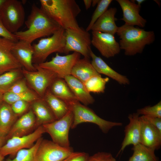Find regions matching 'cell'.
I'll list each match as a JSON object with an SVG mask.
<instances>
[{
    "instance_id": "cell-11",
    "label": "cell",
    "mask_w": 161,
    "mask_h": 161,
    "mask_svg": "<svg viewBox=\"0 0 161 161\" xmlns=\"http://www.w3.org/2000/svg\"><path fill=\"white\" fill-rule=\"evenodd\" d=\"M79 53H72L61 56L57 53L51 60L38 64L41 67L50 70L56 73L59 78L64 79L70 75L72 69L78 60L80 58Z\"/></svg>"
},
{
    "instance_id": "cell-37",
    "label": "cell",
    "mask_w": 161,
    "mask_h": 161,
    "mask_svg": "<svg viewBox=\"0 0 161 161\" xmlns=\"http://www.w3.org/2000/svg\"><path fill=\"white\" fill-rule=\"evenodd\" d=\"M89 157L86 153L73 151L63 161H88Z\"/></svg>"
},
{
    "instance_id": "cell-38",
    "label": "cell",
    "mask_w": 161,
    "mask_h": 161,
    "mask_svg": "<svg viewBox=\"0 0 161 161\" xmlns=\"http://www.w3.org/2000/svg\"><path fill=\"white\" fill-rule=\"evenodd\" d=\"M113 157L112 154L106 152H98L89 156L88 161H111Z\"/></svg>"
},
{
    "instance_id": "cell-25",
    "label": "cell",
    "mask_w": 161,
    "mask_h": 161,
    "mask_svg": "<svg viewBox=\"0 0 161 161\" xmlns=\"http://www.w3.org/2000/svg\"><path fill=\"white\" fill-rule=\"evenodd\" d=\"M70 75L84 83L94 76L100 75L92 66L89 59L80 58L73 67Z\"/></svg>"
},
{
    "instance_id": "cell-43",
    "label": "cell",
    "mask_w": 161,
    "mask_h": 161,
    "mask_svg": "<svg viewBox=\"0 0 161 161\" xmlns=\"http://www.w3.org/2000/svg\"><path fill=\"white\" fill-rule=\"evenodd\" d=\"M99 0H93L92 1V5L93 7H94L96 4H97L99 2Z\"/></svg>"
},
{
    "instance_id": "cell-28",
    "label": "cell",
    "mask_w": 161,
    "mask_h": 161,
    "mask_svg": "<svg viewBox=\"0 0 161 161\" xmlns=\"http://www.w3.org/2000/svg\"><path fill=\"white\" fill-rule=\"evenodd\" d=\"M132 156L128 161H160L155 154V150L140 143L134 145Z\"/></svg>"
},
{
    "instance_id": "cell-36",
    "label": "cell",
    "mask_w": 161,
    "mask_h": 161,
    "mask_svg": "<svg viewBox=\"0 0 161 161\" xmlns=\"http://www.w3.org/2000/svg\"><path fill=\"white\" fill-rule=\"evenodd\" d=\"M30 90L27 86L25 79V78H22L16 82L8 92L14 93H20L27 92Z\"/></svg>"
},
{
    "instance_id": "cell-9",
    "label": "cell",
    "mask_w": 161,
    "mask_h": 161,
    "mask_svg": "<svg viewBox=\"0 0 161 161\" xmlns=\"http://www.w3.org/2000/svg\"><path fill=\"white\" fill-rule=\"evenodd\" d=\"M73 120V113L70 109L68 112L61 118L43 125L45 132L49 134L52 141L65 148L70 147L69 139V129Z\"/></svg>"
},
{
    "instance_id": "cell-21",
    "label": "cell",
    "mask_w": 161,
    "mask_h": 161,
    "mask_svg": "<svg viewBox=\"0 0 161 161\" xmlns=\"http://www.w3.org/2000/svg\"><path fill=\"white\" fill-rule=\"evenodd\" d=\"M90 56L91 63L97 71L112 79L120 84L127 85L130 83L129 80L126 76L117 72L109 66L100 57L97 56L91 50Z\"/></svg>"
},
{
    "instance_id": "cell-1",
    "label": "cell",
    "mask_w": 161,
    "mask_h": 161,
    "mask_svg": "<svg viewBox=\"0 0 161 161\" xmlns=\"http://www.w3.org/2000/svg\"><path fill=\"white\" fill-rule=\"evenodd\" d=\"M40 8L65 30L80 28L76 19L81 10L74 0H40Z\"/></svg>"
},
{
    "instance_id": "cell-12",
    "label": "cell",
    "mask_w": 161,
    "mask_h": 161,
    "mask_svg": "<svg viewBox=\"0 0 161 161\" xmlns=\"http://www.w3.org/2000/svg\"><path fill=\"white\" fill-rule=\"evenodd\" d=\"M73 152L71 147H64L43 139L37 150L36 161H63Z\"/></svg>"
},
{
    "instance_id": "cell-48",
    "label": "cell",
    "mask_w": 161,
    "mask_h": 161,
    "mask_svg": "<svg viewBox=\"0 0 161 161\" xmlns=\"http://www.w3.org/2000/svg\"><path fill=\"white\" fill-rule=\"evenodd\" d=\"M155 1L159 6H160V1L157 0H155Z\"/></svg>"
},
{
    "instance_id": "cell-35",
    "label": "cell",
    "mask_w": 161,
    "mask_h": 161,
    "mask_svg": "<svg viewBox=\"0 0 161 161\" xmlns=\"http://www.w3.org/2000/svg\"><path fill=\"white\" fill-rule=\"evenodd\" d=\"M10 105L14 113L18 117L26 112L30 106V103L24 101L20 100L15 102Z\"/></svg>"
},
{
    "instance_id": "cell-44",
    "label": "cell",
    "mask_w": 161,
    "mask_h": 161,
    "mask_svg": "<svg viewBox=\"0 0 161 161\" xmlns=\"http://www.w3.org/2000/svg\"><path fill=\"white\" fill-rule=\"evenodd\" d=\"M135 1L137 2V5L141 6V4L145 1L144 0H136Z\"/></svg>"
},
{
    "instance_id": "cell-30",
    "label": "cell",
    "mask_w": 161,
    "mask_h": 161,
    "mask_svg": "<svg viewBox=\"0 0 161 161\" xmlns=\"http://www.w3.org/2000/svg\"><path fill=\"white\" fill-rule=\"evenodd\" d=\"M40 98L35 93L30 90L20 93L7 92L3 94V101L11 105L17 101H24L30 103Z\"/></svg>"
},
{
    "instance_id": "cell-6",
    "label": "cell",
    "mask_w": 161,
    "mask_h": 161,
    "mask_svg": "<svg viewBox=\"0 0 161 161\" xmlns=\"http://www.w3.org/2000/svg\"><path fill=\"white\" fill-rule=\"evenodd\" d=\"M0 16L5 28L13 34L18 32L25 21L22 3L17 0H5L0 9Z\"/></svg>"
},
{
    "instance_id": "cell-17",
    "label": "cell",
    "mask_w": 161,
    "mask_h": 161,
    "mask_svg": "<svg viewBox=\"0 0 161 161\" xmlns=\"http://www.w3.org/2000/svg\"><path fill=\"white\" fill-rule=\"evenodd\" d=\"M12 51L23 68L29 71L36 70L32 63L34 50L31 44L24 41L18 40L14 43Z\"/></svg>"
},
{
    "instance_id": "cell-49",
    "label": "cell",
    "mask_w": 161,
    "mask_h": 161,
    "mask_svg": "<svg viewBox=\"0 0 161 161\" xmlns=\"http://www.w3.org/2000/svg\"><path fill=\"white\" fill-rule=\"evenodd\" d=\"M111 161H116V159L113 157Z\"/></svg>"
},
{
    "instance_id": "cell-13",
    "label": "cell",
    "mask_w": 161,
    "mask_h": 161,
    "mask_svg": "<svg viewBox=\"0 0 161 161\" xmlns=\"http://www.w3.org/2000/svg\"><path fill=\"white\" fill-rule=\"evenodd\" d=\"M91 44L103 57L109 58L119 53L121 49L114 35L97 31H92Z\"/></svg>"
},
{
    "instance_id": "cell-42",
    "label": "cell",
    "mask_w": 161,
    "mask_h": 161,
    "mask_svg": "<svg viewBox=\"0 0 161 161\" xmlns=\"http://www.w3.org/2000/svg\"><path fill=\"white\" fill-rule=\"evenodd\" d=\"M6 141L5 138L0 136V148L5 144Z\"/></svg>"
},
{
    "instance_id": "cell-7",
    "label": "cell",
    "mask_w": 161,
    "mask_h": 161,
    "mask_svg": "<svg viewBox=\"0 0 161 161\" xmlns=\"http://www.w3.org/2000/svg\"><path fill=\"white\" fill-rule=\"evenodd\" d=\"M36 70H27L24 68L22 72L27 82L41 98L43 99L47 89L52 83L58 78L53 72L34 64Z\"/></svg>"
},
{
    "instance_id": "cell-39",
    "label": "cell",
    "mask_w": 161,
    "mask_h": 161,
    "mask_svg": "<svg viewBox=\"0 0 161 161\" xmlns=\"http://www.w3.org/2000/svg\"><path fill=\"white\" fill-rule=\"evenodd\" d=\"M0 37L4 38L16 42L18 40L14 34L10 32L5 28L0 16Z\"/></svg>"
},
{
    "instance_id": "cell-45",
    "label": "cell",
    "mask_w": 161,
    "mask_h": 161,
    "mask_svg": "<svg viewBox=\"0 0 161 161\" xmlns=\"http://www.w3.org/2000/svg\"><path fill=\"white\" fill-rule=\"evenodd\" d=\"M3 94L0 92V103L3 101Z\"/></svg>"
},
{
    "instance_id": "cell-5",
    "label": "cell",
    "mask_w": 161,
    "mask_h": 161,
    "mask_svg": "<svg viewBox=\"0 0 161 161\" xmlns=\"http://www.w3.org/2000/svg\"><path fill=\"white\" fill-rule=\"evenodd\" d=\"M68 105L73 115L72 129H75L82 123H90L97 125L102 132L106 134L113 127L123 125L121 123L109 121L101 118L92 109L78 101L72 102Z\"/></svg>"
},
{
    "instance_id": "cell-19",
    "label": "cell",
    "mask_w": 161,
    "mask_h": 161,
    "mask_svg": "<svg viewBox=\"0 0 161 161\" xmlns=\"http://www.w3.org/2000/svg\"><path fill=\"white\" fill-rule=\"evenodd\" d=\"M139 116L137 113L129 115V122L125 127V136L118 154L123 152L127 146L140 143L141 124Z\"/></svg>"
},
{
    "instance_id": "cell-22",
    "label": "cell",
    "mask_w": 161,
    "mask_h": 161,
    "mask_svg": "<svg viewBox=\"0 0 161 161\" xmlns=\"http://www.w3.org/2000/svg\"><path fill=\"white\" fill-rule=\"evenodd\" d=\"M30 107L35 117L37 127L57 120L43 99L39 98L31 103Z\"/></svg>"
},
{
    "instance_id": "cell-34",
    "label": "cell",
    "mask_w": 161,
    "mask_h": 161,
    "mask_svg": "<svg viewBox=\"0 0 161 161\" xmlns=\"http://www.w3.org/2000/svg\"><path fill=\"white\" fill-rule=\"evenodd\" d=\"M137 113L139 115L161 118V102L152 106H148L138 109Z\"/></svg>"
},
{
    "instance_id": "cell-41",
    "label": "cell",
    "mask_w": 161,
    "mask_h": 161,
    "mask_svg": "<svg viewBox=\"0 0 161 161\" xmlns=\"http://www.w3.org/2000/svg\"><path fill=\"white\" fill-rule=\"evenodd\" d=\"M92 0H83L85 7L86 10L88 9L92 5Z\"/></svg>"
},
{
    "instance_id": "cell-4",
    "label": "cell",
    "mask_w": 161,
    "mask_h": 161,
    "mask_svg": "<svg viewBox=\"0 0 161 161\" xmlns=\"http://www.w3.org/2000/svg\"><path fill=\"white\" fill-rule=\"evenodd\" d=\"M65 45V30L61 27L51 36L42 38L32 45V63L39 64L44 62L53 53H64Z\"/></svg>"
},
{
    "instance_id": "cell-40",
    "label": "cell",
    "mask_w": 161,
    "mask_h": 161,
    "mask_svg": "<svg viewBox=\"0 0 161 161\" xmlns=\"http://www.w3.org/2000/svg\"><path fill=\"white\" fill-rule=\"evenodd\" d=\"M144 116L151 124L161 133V118Z\"/></svg>"
},
{
    "instance_id": "cell-20",
    "label": "cell",
    "mask_w": 161,
    "mask_h": 161,
    "mask_svg": "<svg viewBox=\"0 0 161 161\" xmlns=\"http://www.w3.org/2000/svg\"><path fill=\"white\" fill-rule=\"evenodd\" d=\"M117 12L115 7L108 9L93 24L91 29L92 31L100 32L114 35L118 28L115 22Z\"/></svg>"
},
{
    "instance_id": "cell-31",
    "label": "cell",
    "mask_w": 161,
    "mask_h": 161,
    "mask_svg": "<svg viewBox=\"0 0 161 161\" xmlns=\"http://www.w3.org/2000/svg\"><path fill=\"white\" fill-rule=\"evenodd\" d=\"M43 139H38L30 148L19 151L13 159L8 158L5 161H36V155L38 147Z\"/></svg>"
},
{
    "instance_id": "cell-47",
    "label": "cell",
    "mask_w": 161,
    "mask_h": 161,
    "mask_svg": "<svg viewBox=\"0 0 161 161\" xmlns=\"http://www.w3.org/2000/svg\"><path fill=\"white\" fill-rule=\"evenodd\" d=\"M4 157H3L0 154V161H3Z\"/></svg>"
},
{
    "instance_id": "cell-2",
    "label": "cell",
    "mask_w": 161,
    "mask_h": 161,
    "mask_svg": "<svg viewBox=\"0 0 161 161\" xmlns=\"http://www.w3.org/2000/svg\"><path fill=\"white\" fill-rule=\"evenodd\" d=\"M24 23L27 29L14 34L18 40L31 44L37 38L52 35L61 27L34 4Z\"/></svg>"
},
{
    "instance_id": "cell-26",
    "label": "cell",
    "mask_w": 161,
    "mask_h": 161,
    "mask_svg": "<svg viewBox=\"0 0 161 161\" xmlns=\"http://www.w3.org/2000/svg\"><path fill=\"white\" fill-rule=\"evenodd\" d=\"M43 99L48 106L57 120L65 115L70 110L67 103L53 95L49 89L46 92Z\"/></svg>"
},
{
    "instance_id": "cell-46",
    "label": "cell",
    "mask_w": 161,
    "mask_h": 161,
    "mask_svg": "<svg viewBox=\"0 0 161 161\" xmlns=\"http://www.w3.org/2000/svg\"><path fill=\"white\" fill-rule=\"evenodd\" d=\"M5 0H0V9Z\"/></svg>"
},
{
    "instance_id": "cell-29",
    "label": "cell",
    "mask_w": 161,
    "mask_h": 161,
    "mask_svg": "<svg viewBox=\"0 0 161 161\" xmlns=\"http://www.w3.org/2000/svg\"><path fill=\"white\" fill-rule=\"evenodd\" d=\"M23 76L21 68L12 70L0 75V92L3 94L8 92Z\"/></svg>"
},
{
    "instance_id": "cell-23",
    "label": "cell",
    "mask_w": 161,
    "mask_h": 161,
    "mask_svg": "<svg viewBox=\"0 0 161 161\" xmlns=\"http://www.w3.org/2000/svg\"><path fill=\"white\" fill-rule=\"evenodd\" d=\"M64 79L78 101L87 106L94 102L95 99L83 83L71 75L66 76Z\"/></svg>"
},
{
    "instance_id": "cell-8",
    "label": "cell",
    "mask_w": 161,
    "mask_h": 161,
    "mask_svg": "<svg viewBox=\"0 0 161 161\" xmlns=\"http://www.w3.org/2000/svg\"><path fill=\"white\" fill-rule=\"evenodd\" d=\"M65 37L64 53L67 55L73 51L90 59L91 38L88 32L82 27L79 30L67 29L65 30Z\"/></svg>"
},
{
    "instance_id": "cell-3",
    "label": "cell",
    "mask_w": 161,
    "mask_h": 161,
    "mask_svg": "<svg viewBox=\"0 0 161 161\" xmlns=\"http://www.w3.org/2000/svg\"><path fill=\"white\" fill-rule=\"evenodd\" d=\"M116 33L120 38V49L127 56L142 53L146 45L153 43L155 40L154 31L125 24L118 27Z\"/></svg>"
},
{
    "instance_id": "cell-32",
    "label": "cell",
    "mask_w": 161,
    "mask_h": 161,
    "mask_svg": "<svg viewBox=\"0 0 161 161\" xmlns=\"http://www.w3.org/2000/svg\"><path fill=\"white\" fill-rule=\"evenodd\" d=\"M108 77L102 78L101 75L92 77L83 84L88 91L95 93H103L104 92L106 85L109 81Z\"/></svg>"
},
{
    "instance_id": "cell-24",
    "label": "cell",
    "mask_w": 161,
    "mask_h": 161,
    "mask_svg": "<svg viewBox=\"0 0 161 161\" xmlns=\"http://www.w3.org/2000/svg\"><path fill=\"white\" fill-rule=\"evenodd\" d=\"M18 117L10 105L3 101L0 103V136L6 138Z\"/></svg>"
},
{
    "instance_id": "cell-16",
    "label": "cell",
    "mask_w": 161,
    "mask_h": 161,
    "mask_svg": "<svg viewBox=\"0 0 161 161\" xmlns=\"http://www.w3.org/2000/svg\"><path fill=\"white\" fill-rule=\"evenodd\" d=\"M37 127L35 115L31 108L18 118L6 137V140L14 137H21L32 133Z\"/></svg>"
},
{
    "instance_id": "cell-15",
    "label": "cell",
    "mask_w": 161,
    "mask_h": 161,
    "mask_svg": "<svg viewBox=\"0 0 161 161\" xmlns=\"http://www.w3.org/2000/svg\"><path fill=\"white\" fill-rule=\"evenodd\" d=\"M14 43L9 39L0 37V75L22 68L12 51Z\"/></svg>"
},
{
    "instance_id": "cell-10",
    "label": "cell",
    "mask_w": 161,
    "mask_h": 161,
    "mask_svg": "<svg viewBox=\"0 0 161 161\" xmlns=\"http://www.w3.org/2000/svg\"><path fill=\"white\" fill-rule=\"evenodd\" d=\"M46 133L43 125L38 127L32 133L21 137H14L8 139L0 148V154L5 157L10 155L13 159L19 150L31 147L43 134Z\"/></svg>"
},
{
    "instance_id": "cell-33",
    "label": "cell",
    "mask_w": 161,
    "mask_h": 161,
    "mask_svg": "<svg viewBox=\"0 0 161 161\" xmlns=\"http://www.w3.org/2000/svg\"><path fill=\"white\" fill-rule=\"evenodd\" d=\"M112 1V0H100L97 4L92 16L91 21L86 30L89 32L97 20L107 10Z\"/></svg>"
},
{
    "instance_id": "cell-14",
    "label": "cell",
    "mask_w": 161,
    "mask_h": 161,
    "mask_svg": "<svg viewBox=\"0 0 161 161\" xmlns=\"http://www.w3.org/2000/svg\"><path fill=\"white\" fill-rule=\"evenodd\" d=\"M123 13L120 19L125 24L142 28L145 26L146 20L140 14L141 6L136 4L134 0H117Z\"/></svg>"
},
{
    "instance_id": "cell-18",
    "label": "cell",
    "mask_w": 161,
    "mask_h": 161,
    "mask_svg": "<svg viewBox=\"0 0 161 161\" xmlns=\"http://www.w3.org/2000/svg\"><path fill=\"white\" fill-rule=\"evenodd\" d=\"M141 124L140 143L155 150L161 145V133L142 115L139 116Z\"/></svg>"
},
{
    "instance_id": "cell-27",
    "label": "cell",
    "mask_w": 161,
    "mask_h": 161,
    "mask_svg": "<svg viewBox=\"0 0 161 161\" xmlns=\"http://www.w3.org/2000/svg\"><path fill=\"white\" fill-rule=\"evenodd\" d=\"M48 89L53 95L68 104L78 101L64 79L57 78Z\"/></svg>"
}]
</instances>
